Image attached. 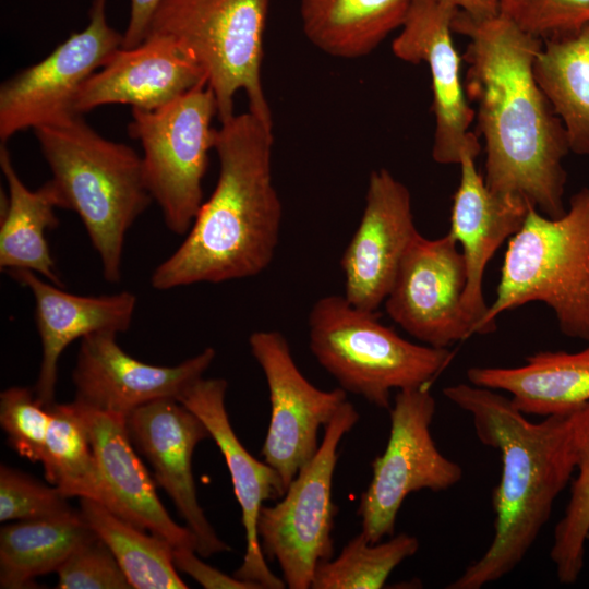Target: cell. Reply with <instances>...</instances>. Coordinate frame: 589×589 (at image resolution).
<instances>
[{
    "instance_id": "cell-1",
    "label": "cell",
    "mask_w": 589,
    "mask_h": 589,
    "mask_svg": "<svg viewBox=\"0 0 589 589\" xmlns=\"http://www.w3.org/2000/svg\"><path fill=\"white\" fill-rule=\"evenodd\" d=\"M453 32L469 39L465 91L477 104L485 145L486 187L518 196L548 217H560L570 152L564 125L534 76L542 39L508 19L457 11Z\"/></svg>"
},
{
    "instance_id": "cell-2",
    "label": "cell",
    "mask_w": 589,
    "mask_h": 589,
    "mask_svg": "<svg viewBox=\"0 0 589 589\" xmlns=\"http://www.w3.org/2000/svg\"><path fill=\"white\" fill-rule=\"evenodd\" d=\"M273 123L249 110L216 129L219 175L180 247L152 273L170 290L256 276L273 261L283 206L272 176Z\"/></svg>"
},
{
    "instance_id": "cell-3",
    "label": "cell",
    "mask_w": 589,
    "mask_h": 589,
    "mask_svg": "<svg viewBox=\"0 0 589 589\" xmlns=\"http://www.w3.org/2000/svg\"><path fill=\"white\" fill-rule=\"evenodd\" d=\"M443 394L471 416L478 440L497 450L502 460L492 495V541L446 587L480 589L522 562L570 480L575 471L574 410L534 423L494 389L461 383L444 388Z\"/></svg>"
},
{
    "instance_id": "cell-4",
    "label": "cell",
    "mask_w": 589,
    "mask_h": 589,
    "mask_svg": "<svg viewBox=\"0 0 589 589\" xmlns=\"http://www.w3.org/2000/svg\"><path fill=\"white\" fill-rule=\"evenodd\" d=\"M34 133L51 170L59 208L77 214L104 278L120 281L127 233L153 202L142 156L101 136L80 113L39 125Z\"/></svg>"
},
{
    "instance_id": "cell-5",
    "label": "cell",
    "mask_w": 589,
    "mask_h": 589,
    "mask_svg": "<svg viewBox=\"0 0 589 589\" xmlns=\"http://www.w3.org/2000/svg\"><path fill=\"white\" fill-rule=\"evenodd\" d=\"M534 301L553 310L564 335L589 341V188L575 193L560 217L529 208L509 239L482 334L496 329L501 313Z\"/></svg>"
},
{
    "instance_id": "cell-6",
    "label": "cell",
    "mask_w": 589,
    "mask_h": 589,
    "mask_svg": "<svg viewBox=\"0 0 589 589\" xmlns=\"http://www.w3.org/2000/svg\"><path fill=\"white\" fill-rule=\"evenodd\" d=\"M310 350L347 393L390 408V393L429 385L450 362L447 348L421 346L383 325L375 312L328 294L312 306Z\"/></svg>"
},
{
    "instance_id": "cell-7",
    "label": "cell",
    "mask_w": 589,
    "mask_h": 589,
    "mask_svg": "<svg viewBox=\"0 0 589 589\" xmlns=\"http://www.w3.org/2000/svg\"><path fill=\"white\" fill-rule=\"evenodd\" d=\"M269 1L163 0L151 20L146 36L173 38L202 68L220 122L235 115V97L242 91L249 111L273 123L262 85Z\"/></svg>"
},
{
    "instance_id": "cell-8",
    "label": "cell",
    "mask_w": 589,
    "mask_h": 589,
    "mask_svg": "<svg viewBox=\"0 0 589 589\" xmlns=\"http://www.w3.org/2000/svg\"><path fill=\"white\" fill-rule=\"evenodd\" d=\"M215 96L206 83L155 109H132L130 137L140 142L146 187L166 227L185 236L202 204V182L214 149Z\"/></svg>"
},
{
    "instance_id": "cell-9",
    "label": "cell",
    "mask_w": 589,
    "mask_h": 589,
    "mask_svg": "<svg viewBox=\"0 0 589 589\" xmlns=\"http://www.w3.org/2000/svg\"><path fill=\"white\" fill-rule=\"evenodd\" d=\"M358 420L353 405L345 401L324 426L316 454L299 470L280 501L260 509L256 529L262 551L278 563L287 588H311L317 565L334 555L332 530L337 508L332 489L338 445Z\"/></svg>"
},
{
    "instance_id": "cell-10",
    "label": "cell",
    "mask_w": 589,
    "mask_h": 589,
    "mask_svg": "<svg viewBox=\"0 0 589 589\" xmlns=\"http://www.w3.org/2000/svg\"><path fill=\"white\" fill-rule=\"evenodd\" d=\"M436 401L429 385L398 390L388 409L389 437L371 464L372 478L361 494V532L371 543L392 537L398 512L413 492H441L456 485L462 469L445 457L431 434Z\"/></svg>"
},
{
    "instance_id": "cell-11",
    "label": "cell",
    "mask_w": 589,
    "mask_h": 589,
    "mask_svg": "<svg viewBox=\"0 0 589 589\" xmlns=\"http://www.w3.org/2000/svg\"><path fill=\"white\" fill-rule=\"evenodd\" d=\"M107 0H92L86 27L47 57L1 84L0 139L55 121L73 110L85 81L122 46L123 34L109 25Z\"/></svg>"
},
{
    "instance_id": "cell-12",
    "label": "cell",
    "mask_w": 589,
    "mask_h": 589,
    "mask_svg": "<svg viewBox=\"0 0 589 589\" xmlns=\"http://www.w3.org/2000/svg\"><path fill=\"white\" fill-rule=\"evenodd\" d=\"M249 346L264 373L271 400L261 454L287 490L316 454L318 430L347 401V392L341 387L323 390L311 384L297 366L287 339L277 330L252 333Z\"/></svg>"
},
{
    "instance_id": "cell-13",
    "label": "cell",
    "mask_w": 589,
    "mask_h": 589,
    "mask_svg": "<svg viewBox=\"0 0 589 589\" xmlns=\"http://www.w3.org/2000/svg\"><path fill=\"white\" fill-rule=\"evenodd\" d=\"M457 244L450 232L428 239L418 231L384 301L395 323L435 348L474 334L462 308L467 268Z\"/></svg>"
},
{
    "instance_id": "cell-14",
    "label": "cell",
    "mask_w": 589,
    "mask_h": 589,
    "mask_svg": "<svg viewBox=\"0 0 589 589\" xmlns=\"http://www.w3.org/2000/svg\"><path fill=\"white\" fill-rule=\"evenodd\" d=\"M457 11L435 0H411L400 33L392 44L398 59L429 67L435 118L432 157L442 165H459L467 149L480 153L479 140L469 131L474 111L466 98L461 58L453 40L452 23Z\"/></svg>"
},
{
    "instance_id": "cell-15",
    "label": "cell",
    "mask_w": 589,
    "mask_h": 589,
    "mask_svg": "<svg viewBox=\"0 0 589 589\" xmlns=\"http://www.w3.org/2000/svg\"><path fill=\"white\" fill-rule=\"evenodd\" d=\"M117 333L97 332L81 339L72 380L75 401L105 413L127 417L161 398L179 399L209 368L214 348L173 366L148 364L128 354Z\"/></svg>"
},
{
    "instance_id": "cell-16",
    "label": "cell",
    "mask_w": 589,
    "mask_h": 589,
    "mask_svg": "<svg viewBox=\"0 0 589 589\" xmlns=\"http://www.w3.org/2000/svg\"><path fill=\"white\" fill-rule=\"evenodd\" d=\"M125 426L133 446L152 466L156 484L194 534L196 553L208 557L229 551L197 501L192 474L194 448L211 437L204 422L178 399L161 398L130 412Z\"/></svg>"
},
{
    "instance_id": "cell-17",
    "label": "cell",
    "mask_w": 589,
    "mask_h": 589,
    "mask_svg": "<svg viewBox=\"0 0 589 589\" xmlns=\"http://www.w3.org/2000/svg\"><path fill=\"white\" fill-rule=\"evenodd\" d=\"M417 233L408 188L385 168L371 171L360 223L340 260L345 298L375 312Z\"/></svg>"
},
{
    "instance_id": "cell-18",
    "label": "cell",
    "mask_w": 589,
    "mask_h": 589,
    "mask_svg": "<svg viewBox=\"0 0 589 589\" xmlns=\"http://www.w3.org/2000/svg\"><path fill=\"white\" fill-rule=\"evenodd\" d=\"M227 382L224 378H200L178 399L206 425L211 438L223 454L233 492L242 512L245 553L235 576L261 589H283L286 584L269 569L257 536V518L264 502L285 494L277 471L254 458L236 435L226 409Z\"/></svg>"
},
{
    "instance_id": "cell-19",
    "label": "cell",
    "mask_w": 589,
    "mask_h": 589,
    "mask_svg": "<svg viewBox=\"0 0 589 589\" xmlns=\"http://www.w3.org/2000/svg\"><path fill=\"white\" fill-rule=\"evenodd\" d=\"M202 83L204 71L177 40L152 34L136 47L117 49L82 85L73 110L83 115L111 104L155 110Z\"/></svg>"
},
{
    "instance_id": "cell-20",
    "label": "cell",
    "mask_w": 589,
    "mask_h": 589,
    "mask_svg": "<svg viewBox=\"0 0 589 589\" xmlns=\"http://www.w3.org/2000/svg\"><path fill=\"white\" fill-rule=\"evenodd\" d=\"M478 154L467 149L461 156L449 232L461 245L467 268L462 308L473 333L482 334V321L489 309L482 291L484 269L505 239L521 228L532 205L521 197L491 191L477 170Z\"/></svg>"
},
{
    "instance_id": "cell-21",
    "label": "cell",
    "mask_w": 589,
    "mask_h": 589,
    "mask_svg": "<svg viewBox=\"0 0 589 589\" xmlns=\"http://www.w3.org/2000/svg\"><path fill=\"white\" fill-rule=\"evenodd\" d=\"M7 273L29 289L35 299L36 325L43 348L35 395L48 407L55 402L58 362L63 350L72 341L97 332H127L137 299L127 290L100 296L74 294L29 269Z\"/></svg>"
},
{
    "instance_id": "cell-22",
    "label": "cell",
    "mask_w": 589,
    "mask_h": 589,
    "mask_svg": "<svg viewBox=\"0 0 589 589\" xmlns=\"http://www.w3.org/2000/svg\"><path fill=\"white\" fill-rule=\"evenodd\" d=\"M81 406L95 457L117 505V515L165 539L173 548L195 550L192 531L178 525L159 501L156 482L130 440L125 418Z\"/></svg>"
},
{
    "instance_id": "cell-23",
    "label": "cell",
    "mask_w": 589,
    "mask_h": 589,
    "mask_svg": "<svg viewBox=\"0 0 589 589\" xmlns=\"http://www.w3.org/2000/svg\"><path fill=\"white\" fill-rule=\"evenodd\" d=\"M467 378L472 385L508 393L525 416L568 413L589 401V341L575 353H534L520 366H473Z\"/></svg>"
},
{
    "instance_id": "cell-24",
    "label": "cell",
    "mask_w": 589,
    "mask_h": 589,
    "mask_svg": "<svg viewBox=\"0 0 589 589\" xmlns=\"http://www.w3.org/2000/svg\"><path fill=\"white\" fill-rule=\"evenodd\" d=\"M0 167L9 191L1 211L0 268L29 269L62 287L46 239V232L58 226L55 209L59 202L51 182L29 190L20 179L5 143L0 146Z\"/></svg>"
},
{
    "instance_id": "cell-25",
    "label": "cell",
    "mask_w": 589,
    "mask_h": 589,
    "mask_svg": "<svg viewBox=\"0 0 589 589\" xmlns=\"http://www.w3.org/2000/svg\"><path fill=\"white\" fill-rule=\"evenodd\" d=\"M411 0H300L303 33L320 50L353 59L400 28Z\"/></svg>"
},
{
    "instance_id": "cell-26",
    "label": "cell",
    "mask_w": 589,
    "mask_h": 589,
    "mask_svg": "<svg viewBox=\"0 0 589 589\" xmlns=\"http://www.w3.org/2000/svg\"><path fill=\"white\" fill-rule=\"evenodd\" d=\"M96 533L73 509L63 515L7 524L0 529V587L35 588V578L57 569Z\"/></svg>"
},
{
    "instance_id": "cell-27",
    "label": "cell",
    "mask_w": 589,
    "mask_h": 589,
    "mask_svg": "<svg viewBox=\"0 0 589 589\" xmlns=\"http://www.w3.org/2000/svg\"><path fill=\"white\" fill-rule=\"evenodd\" d=\"M533 70L564 125L569 151L589 155V24L544 39Z\"/></svg>"
},
{
    "instance_id": "cell-28",
    "label": "cell",
    "mask_w": 589,
    "mask_h": 589,
    "mask_svg": "<svg viewBox=\"0 0 589 589\" xmlns=\"http://www.w3.org/2000/svg\"><path fill=\"white\" fill-rule=\"evenodd\" d=\"M50 423L41 459L46 480L68 498H91L117 514L95 457L83 408L75 400L47 407Z\"/></svg>"
},
{
    "instance_id": "cell-29",
    "label": "cell",
    "mask_w": 589,
    "mask_h": 589,
    "mask_svg": "<svg viewBox=\"0 0 589 589\" xmlns=\"http://www.w3.org/2000/svg\"><path fill=\"white\" fill-rule=\"evenodd\" d=\"M80 513L110 549L132 588L187 589L172 560L173 546L156 534L111 512L103 504L80 498Z\"/></svg>"
},
{
    "instance_id": "cell-30",
    "label": "cell",
    "mask_w": 589,
    "mask_h": 589,
    "mask_svg": "<svg viewBox=\"0 0 589 589\" xmlns=\"http://www.w3.org/2000/svg\"><path fill=\"white\" fill-rule=\"evenodd\" d=\"M577 477L565 512L554 529L550 557L558 581L575 584L585 566L589 540V401L573 411Z\"/></svg>"
},
{
    "instance_id": "cell-31",
    "label": "cell",
    "mask_w": 589,
    "mask_h": 589,
    "mask_svg": "<svg viewBox=\"0 0 589 589\" xmlns=\"http://www.w3.org/2000/svg\"><path fill=\"white\" fill-rule=\"evenodd\" d=\"M419 541L408 533L392 536L387 541L371 543L360 532L336 558L321 562L315 570L312 589H380L393 570L413 556Z\"/></svg>"
},
{
    "instance_id": "cell-32",
    "label": "cell",
    "mask_w": 589,
    "mask_h": 589,
    "mask_svg": "<svg viewBox=\"0 0 589 589\" xmlns=\"http://www.w3.org/2000/svg\"><path fill=\"white\" fill-rule=\"evenodd\" d=\"M0 423L10 446L32 462L41 461L50 414L26 387H10L0 394Z\"/></svg>"
},
{
    "instance_id": "cell-33",
    "label": "cell",
    "mask_w": 589,
    "mask_h": 589,
    "mask_svg": "<svg viewBox=\"0 0 589 589\" xmlns=\"http://www.w3.org/2000/svg\"><path fill=\"white\" fill-rule=\"evenodd\" d=\"M498 14L542 40L589 24V0H496Z\"/></svg>"
},
{
    "instance_id": "cell-34",
    "label": "cell",
    "mask_w": 589,
    "mask_h": 589,
    "mask_svg": "<svg viewBox=\"0 0 589 589\" xmlns=\"http://www.w3.org/2000/svg\"><path fill=\"white\" fill-rule=\"evenodd\" d=\"M68 497L56 486L5 465L0 467V521L28 520L72 512Z\"/></svg>"
},
{
    "instance_id": "cell-35",
    "label": "cell",
    "mask_w": 589,
    "mask_h": 589,
    "mask_svg": "<svg viewBox=\"0 0 589 589\" xmlns=\"http://www.w3.org/2000/svg\"><path fill=\"white\" fill-rule=\"evenodd\" d=\"M59 589H131L107 544L97 537L80 545L57 569Z\"/></svg>"
},
{
    "instance_id": "cell-36",
    "label": "cell",
    "mask_w": 589,
    "mask_h": 589,
    "mask_svg": "<svg viewBox=\"0 0 589 589\" xmlns=\"http://www.w3.org/2000/svg\"><path fill=\"white\" fill-rule=\"evenodd\" d=\"M172 560L177 569L188 574L206 589H261L260 586L229 576L196 556L190 548H173Z\"/></svg>"
},
{
    "instance_id": "cell-37",
    "label": "cell",
    "mask_w": 589,
    "mask_h": 589,
    "mask_svg": "<svg viewBox=\"0 0 589 589\" xmlns=\"http://www.w3.org/2000/svg\"><path fill=\"white\" fill-rule=\"evenodd\" d=\"M163 0H131L129 23L123 33V48L139 46L145 38L151 20Z\"/></svg>"
},
{
    "instance_id": "cell-38",
    "label": "cell",
    "mask_w": 589,
    "mask_h": 589,
    "mask_svg": "<svg viewBox=\"0 0 589 589\" xmlns=\"http://www.w3.org/2000/svg\"><path fill=\"white\" fill-rule=\"evenodd\" d=\"M449 4L473 17L485 19L498 14L496 0H435Z\"/></svg>"
}]
</instances>
